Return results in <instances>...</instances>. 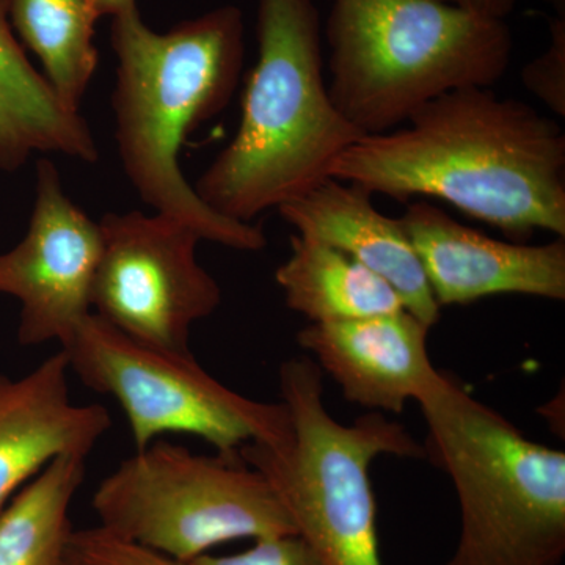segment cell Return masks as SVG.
Masks as SVG:
<instances>
[{
    "mask_svg": "<svg viewBox=\"0 0 565 565\" xmlns=\"http://www.w3.org/2000/svg\"><path fill=\"white\" fill-rule=\"evenodd\" d=\"M332 178L397 202L435 199L515 241L565 237V132L492 87L445 93L401 128L364 136Z\"/></svg>",
    "mask_w": 565,
    "mask_h": 565,
    "instance_id": "cell-1",
    "label": "cell"
},
{
    "mask_svg": "<svg viewBox=\"0 0 565 565\" xmlns=\"http://www.w3.org/2000/svg\"><path fill=\"white\" fill-rule=\"evenodd\" d=\"M117 57L111 109L126 177L141 202L184 222L203 241L237 252H262V226L223 217L200 199L180 167L182 141L225 110L245 57L243 11L218 7L169 32H154L139 9L111 18Z\"/></svg>",
    "mask_w": 565,
    "mask_h": 565,
    "instance_id": "cell-2",
    "label": "cell"
},
{
    "mask_svg": "<svg viewBox=\"0 0 565 565\" xmlns=\"http://www.w3.org/2000/svg\"><path fill=\"white\" fill-rule=\"evenodd\" d=\"M256 39L239 128L193 188L211 210L244 223L332 178L364 137L330 98L315 0H258Z\"/></svg>",
    "mask_w": 565,
    "mask_h": 565,
    "instance_id": "cell-3",
    "label": "cell"
},
{
    "mask_svg": "<svg viewBox=\"0 0 565 565\" xmlns=\"http://www.w3.org/2000/svg\"><path fill=\"white\" fill-rule=\"evenodd\" d=\"M330 98L364 136L401 128L452 90L493 87L512 62L508 22L437 0H333Z\"/></svg>",
    "mask_w": 565,
    "mask_h": 565,
    "instance_id": "cell-4",
    "label": "cell"
},
{
    "mask_svg": "<svg viewBox=\"0 0 565 565\" xmlns=\"http://www.w3.org/2000/svg\"><path fill=\"white\" fill-rule=\"evenodd\" d=\"M415 401L427 424L426 457L449 475L459 500L448 565H561L565 452L525 437L441 371Z\"/></svg>",
    "mask_w": 565,
    "mask_h": 565,
    "instance_id": "cell-5",
    "label": "cell"
},
{
    "mask_svg": "<svg viewBox=\"0 0 565 565\" xmlns=\"http://www.w3.org/2000/svg\"><path fill=\"white\" fill-rule=\"evenodd\" d=\"M278 381L288 430L274 444L245 445L237 456L266 476L323 565H384L371 465L379 456L424 459V446L381 412L352 424L334 419L311 359L281 363Z\"/></svg>",
    "mask_w": 565,
    "mask_h": 565,
    "instance_id": "cell-6",
    "label": "cell"
},
{
    "mask_svg": "<svg viewBox=\"0 0 565 565\" xmlns=\"http://www.w3.org/2000/svg\"><path fill=\"white\" fill-rule=\"evenodd\" d=\"M99 526L185 564L237 539L297 535L274 487L237 455L159 438L122 460L92 500Z\"/></svg>",
    "mask_w": 565,
    "mask_h": 565,
    "instance_id": "cell-7",
    "label": "cell"
},
{
    "mask_svg": "<svg viewBox=\"0 0 565 565\" xmlns=\"http://www.w3.org/2000/svg\"><path fill=\"white\" fill-rule=\"evenodd\" d=\"M61 349L82 384L117 401L137 449L185 434L221 455H236L248 444H274L288 430L281 401L243 396L203 370L192 352L140 343L96 315Z\"/></svg>",
    "mask_w": 565,
    "mask_h": 565,
    "instance_id": "cell-8",
    "label": "cell"
},
{
    "mask_svg": "<svg viewBox=\"0 0 565 565\" xmlns=\"http://www.w3.org/2000/svg\"><path fill=\"white\" fill-rule=\"evenodd\" d=\"M99 230L92 313L140 343L192 352L193 323L222 302L221 286L196 258L202 236L159 212H109Z\"/></svg>",
    "mask_w": 565,
    "mask_h": 565,
    "instance_id": "cell-9",
    "label": "cell"
},
{
    "mask_svg": "<svg viewBox=\"0 0 565 565\" xmlns=\"http://www.w3.org/2000/svg\"><path fill=\"white\" fill-rule=\"evenodd\" d=\"M102 250L99 223L63 191L57 167L41 159L28 233L17 247L0 253V294L21 303L20 344L68 343L92 315Z\"/></svg>",
    "mask_w": 565,
    "mask_h": 565,
    "instance_id": "cell-10",
    "label": "cell"
},
{
    "mask_svg": "<svg viewBox=\"0 0 565 565\" xmlns=\"http://www.w3.org/2000/svg\"><path fill=\"white\" fill-rule=\"evenodd\" d=\"M401 221L440 308L500 294L565 300V237L542 245L504 243L427 200L408 203Z\"/></svg>",
    "mask_w": 565,
    "mask_h": 565,
    "instance_id": "cell-11",
    "label": "cell"
},
{
    "mask_svg": "<svg viewBox=\"0 0 565 565\" xmlns=\"http://www.w3.org/2000/svg\"><path fill=\"white\" fill-rule=\"evenodd\" d=\"M70 373L62 349L21 377L0 371V511L58 457L90 456L110 429L103 405L74 403Z\"/></svg>",
    "mask_w": 565,
    "mask_h": 565,
    "instance_id": "cell-12",
    "label": "cell"
},
{
    "mask_svg": "<svg viewBox=\"0 0 565 565\" xmlns=\"http://www.w3.org/2000/svg\"><path fill=\"white\" fill-rule=\"evenodd\" d=\"M430 329L407 310L353 321L308 323L297 343L340 385L351 404L403 414L437 373L427 352Z\"/></svg>",
    "mask_w": 565,
    "mask_h": 565,
    "instance_id": "cell-13",
    "label": "cell"
},
{
    "mask_svg": "<svg viewBox=\"0 0 565 565\" xmlns=\"http://www.w3.org/2000/svg\"><path fill=\"white\" fill-rule=\"evenodd\" d=\"M278 212L296 234L337 248L384 278L408 313L429 329L437 326L440 307L403 221L382 214L363 185L329 178Z\"/></svg>",
    "mask_w": 565,
    "mask_h": 565,
    "instance_id": "cell-14",
    "label": "cell"
},
{
    "mask_svg": "<svg viewBox=\"0 0 565 565\" xmlns=\"http://www.w3.org/2000/svg\"><path fill=\"white\" fill-rule=\"evenodd\" d=\"M33 152L98 161L90 126L25 57L0 0V170L14 172Z\"/></svg>",
    "mask_w": 565,
    "mask_h": 565,
    "instance_id": "cell-15",
    "label": "cell"
},
{
    "mask_svg": "<svg viewBox=\"0 0 565 565\" xmlns=\"http://www.w3.org/2000/svg\"><path fill=\"white\" fill-rule=\"evenodd\" d=\"M275 280L286 307L310 323L353 321L405 310L392 285L345 253L292 234L291 255Z\"/></svg>",
    "mask_w": 565,
    "mask_h": 565,
    "instance_id": "cell-16",
    "label": "cell"
},
{
    "mask_svg": "<svg viewBox=\"0 0 565 565\" xmlns=\"http://www.w3.org/2000/svg\"><path fill=\"white\" fill-rule=\"evenodd\" d=\"M82 456H63L0 511V565H62L73 527L70 508L85 479Z\"/></svg>",
    "mask_w": 565,
    "mask_h": 565,
    "instance_id": "cell-17",
    "label": "cell"
},
{
    "mask_svg": "<svg viewBox=\"0 0 565 565\" xmlns=\"http://www.w3.org/2000/svg\"><path fill=\"white\" fill-rule=\"evenodd\" d=\"M11 29L40 58L50 81L71 109L82 98L98 68L96 14L87 0H7Z\"/></svg>",
    "mask_w": 565,
    "mask_h": 565,
    "instance_id": "cell-18",
    "label": "cell"
},
{
    "mask_svg": "<svg viewBox=\"0 0 565 565\" xmlns=\"http://www.w3.org/2000/svg\"><path fill=\"white\" fill-rule=\"evenodd\" d=\"M62 565H184L172 557L126 541L106 527L73 530Z\"/></svg>",
    "mask_w": 565,
    "mask_h": 565,
    "instance_id": "cell-19",
    "label": "cell"
},
{
    "mask_svg": "<svg viewBox=\"0 0 565 565\" xmlns=\"http://www.w3.org/2000/svg\"><path fill=\"white\" fill-rule=\"evenodd\" d=\"M550 43L541 55L527 62L522 82L527 92L557 117H565V18L548 22Z\"/></svg>",
    "mask_w": 565,
    "mask_h": 565,
    "instance_id": "cell-20",
    "label": "cell"
},
{
    "mask_svg": "<svg viewBox=\"0 0 565 565\" xmlns=\"http://www.w3.org/2000/svg\"><path fill=\"white\" fill-rule=\"evenodd\" d=\"M184 565H323L299 535L259 539L252 548L230 556L195 557Z\"/></svg>",
    "mask_w": 565,
    "mask_h": 565,
    "instance_id": "cell-21",
    "label": "cell"
},
{
    "mask_svg": "<svg viewBox=\"0 0 565 565\" xmlns=\"http://www.w3.org/2000/svg\"><path fill=\"white\" fill-rule=\"evenodd\" d=\"M437 2L478 14V17L489 18V20L505 21L514 11L516 0H437Z\"/></svg>",
    "mask_w": 565,
    "mask_h": 565,
    "instance_id": "cell-22",
    "label": "cell"
},
{
    "mask_svg": "<svg viewBox=\"0 0 565 565\" xmlns=\"http://www.w3.org/2000/svg\"><path fill=\"white\" fill-rule=\"evenodd\" d=\"M96 18L102 17H118V14L126 13V11L137 9L136 0H87Z\"/></svg>",
    "mask_w": 565,
    "mask_h": 565,
    "instance_id": "cell-23",
    "label": "cell"
},
{
    "mask_svg": "<svg viewBox=\"0 0 565 565\" xmlns=\"http://www.w3.org/2000/svg\"><path fill=\"white\" fill-rule=\"evenodd\" d=\"M555 11V17L565 18V0H544Z\"/></svg>",
    "mask_w": 565,
    "mask_h": 565,
    "instance_id": "cell-24",
    "label": "cell"
}]
</instances>
